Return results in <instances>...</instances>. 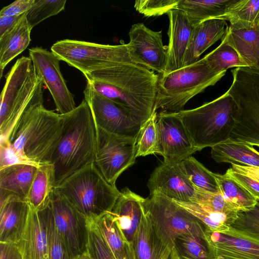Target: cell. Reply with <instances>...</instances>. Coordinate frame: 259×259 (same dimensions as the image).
I'll list each match as a JSON object with an SVG mask.
<instances>
[{"instance_id": "obj_1", "label": "cell", "mask_w": 259, "mask_h": 259, "mask_svg": "<svg viewBox=\"0 0 259 259\" xmlns=\"http://www.w3.org/2000/svg\"><path fill=\"white\" fill-rule=\"evenodd\" d=\"M84 76L96 92L126 109L142 125L152 115L158 79L154 71L138 64L120 63Z\"/></svg>"}, {"instance_id": "obj_2", "label": "cell", "mask_w": 259, "mask_h": 259, "mask_svg": "<svg viewBox=\"0 0 259 259\" xmlns=\"http://www.w3.org/2000/svg\"><path fill=\"white\" fill-rule=\"evenodd\" d=\"M65 122V114L47 109L43 104L33 106L13 130L9 138L11 147L23 163L51 164Z\"/></svg>"}, {"instance_id": "obj_3", "label": "cell", "mask_w": 259, "mask_h": 259, "mask_svg": "<svg viewBox=\"0 0 259 259\" xmlns=\"http://www.w3.org/2000/svg\"><path fill=\"white\" fill-rule=\"evenodd\" d=\"M96 128L91 109L83 100L65 114L62 138L52 159L55 187L65 179L95 162Z\"/></svg>"}, {"instance_id": "obj_4", "label": "cell", "mask_w": 259, "mask_h": 259, "mask_svg": "<svg viewBox=\"0 0 259 259\" xmlns=\"http://www.w3.org/2000/svg\"><path fill=\"white\" fill-rule=\"evenodd\" d=\"M43 84L29 57L16 61L6 75L0 96L1 139L9 140L21 117L32 107L44 103Z\"/></svg>"}, {"instance_id": "obj_5", "label": "cell", "mask_w": 259, "mask_h": 259, "mask_svg": "<svg viewBox=\"0 0 259 259\" xmlns=\"http://www.w3.org/2000/svg\"><path fill=\"white\" fill-rule=\"evenodd\" d=\"M237 112V105L227 91L198 107L176 113L197 151L228 140L235 126Z\"/></svg>"}, {"instance_id": "obj_6", "label": "cell", "mask_w": 259, "mask_h": 259, "mask_svg": "<svg viewBox=\"0 0 259 259\" xmlns=\"http://www.w3.org/2000/svg\"><path fill=\"white\" fill-rule=\"evenodd\" d=\"M226 73L214 71L203 58L179 69L158 74L154 110L178 113L184 110L185 105L191 98L214 85Z\"/></svg>"}, {"instance_id": "obj_7", "label": "cell", "mask_w": 259, "mask_h": 259, "mask_svg": "<svg viewBox=\"0 0 259 259\" xmlns=\"http://www.w3.org/2000/svg\"><path fill=\"white\" fill-rule=\"evenodd\" d=\"M55 189L87 220L110 212L121 194L106 180L94 163L73 174Z\"/></svg>"}, {"instance_id": "obj_8", "label": "cell", "mask_w": 259, "mask_h": 259, "mask_svg": "<svg viewBox=\"0 0 259 259\" xmlns=\"http://www.w3.org/2000/svg\"><path fill=\"white\" fill-rule=\"evenodd\" d=\"M231 72L233 82L227 92L237 112L229 140L259 147V69L241 67Z\"/></svg>"}, {"instance_id": "obj_9", "label": "cell", "mask_w": 259, "mask_h": 259, "mask_svg": "<svg viewBox=\"0 0 259 259\" xmlns=\"http://www.w3.org/2000/svg\"><path fill=\"white\" fill-rule=\"evenodd\" d=\"M51 50L61 61L84 75L117 64H138L124 42L110 45L66 39L57 41Z\"/></svg>"}, {"instance_id": "obj_10", "label": "cell", "mask_w": 259, "mask_h": 259, "mask_svg": "<svg viewBox=\"0 0 259 259\" xmlns=\"http://www.w3.org/2000/svg\"><path fill=\"white\" fill-rule=\"evenodd\" d=\"M143 205L155 232L169 248L176 250L175 240L182 234L204 236L205 225L172 200L159 195H150L144 198Z\"/></svg>"}, {"instance_id": "obj_11", "label": "cell", "mask_w": 259, "mask_h": 259, "mask_svg": "<svg viewBox=\"0 0 259 259\" xmlns=\"http://www.w3.org/2000/svg\"><path fill=\"white\" fill-rule=\"evenodd\" d=\"M96 148L94 164L110 184L135 162L136 139L109 133L95 125Z\"/></svg>"}, {"instance_id": "obj_12", "label": "cell", "mask_w": 259, "mask_h": 259, "mask_svg": "<svg viewBox=\"0 0 259 259\" xmlns=\"http://www.w3.org/2000/svg\"><path fill=\"white\" fill-rule=\"evenodd\" d=\"M50 202L56 227L71 259L80 257L87 251L88 220L55 189Z\"/></svg>"}, {"instance_id": "obj_13", "label": "cell", "mask_w": 259, "mask_h": 259, "mask_svg": "<svg viewBox=\"0 0 259 259\" xmlns=\"http://www.w3.org/2000/svg\"><path fill=\"white\" fill-rule=\"evenodd\" d=\"M83 94L96 125L113 134L137 139L142 124L131 112L100 95L88 83Z\"/></svg>"}, {"instance_id": "obj_14", "label": "cell", "mask_w": 259, "mask_h": 259, "mask_svg": "<svg viewBox=\"0 0 259 259\" xmlns=\"http://www.w3.org/2000/svg\"><path fill=\"white\" fill-rule=\"evenodd\" d=\"M29 57L42 83L50 91L57 110L66 114L76 108L73 94L67 87L61 72L60 60L53 53L42 47L29 49Z\"/></svg>"}, {"instance_id": "obj_15", "label": "cell", "mask_w": 259, "mask_h": 259, "mask_svg": "<svg viewBox=\"0 0 259 259\" xmlns=\"http://www.w3.org/2000/svg\"><path fill=\"white\" fill-rule=\"evenodd\" d=\"M156 125L158 142L156 154L168 163H178L197 151L183 121L176 113L159 112Z\"/></svg>"}, {"instance_id": "obj_16", "label": "cell", "mask_w": 259, "mask_h": 259, "mask_svg": "<svg viewBox=\"0 0 259 259\" xmlns=\"http://www.w3.org/2000/svg\"><path fill=\"white\" fill-rule=\"evenodd\" d=\"M128 35L127 45L136 63L158 74L166 73L167 47L163 44L161 31L152 30L138 23L132 26Z\"/></svg>"}, {"instance_id": "obj_17", "label": "cell", "mask_w": 259, "mask_h": 259, "mask_svg": "<svg viewBox=\"0 0 259 259\" xmlns=\"http://www.w3.org/2000/svg\"><path fill=\"white\" fill-rule=\"evenodd\" d=\"M150 195H159L172 200L194 202L195 186L182 162L163 161L155 168L147 183Z\"/></svg>"}, {"instance_id": "obj_18", "label": "cell", "mask_w": 259, "mask_h": 259, "mask_svg": "<svg viewBox=\"0 0 259 259\" xmlns=\"http://www.w3.org/2000/svg\"><path fill=\"white\" fill-rule=\"evenodd\" d=\"M50 201L40 209L30 206L23 231L15 243L22 259H48L47 213Z\"/></svg>"}, {"instance_id": "obj_19", "label": "cell", "mask_w": 259, "mask_h": 259, "mask_svg": "<svg viewBox=\"0 0 259 259\" xmlns=\"http://www.w3.org/2000/svg\"><path fill=\"white\" fill-rule=\"evenodd\" d=\"M204 237L210 259H259V241L208 229Z\"/></svg>"}, {"instance_id": "obj_20", "label": "cell", "mask_w": 259, "mask_h": 259, "mask_svg": "<svg viewBox=\"0 0 259 259\" xmlns=\"http://www.w3.org/2000/svg\"><path fill=\"white\" fill-rule=\"evenodd\" d=\"M112 210L113 217L126 243L132 244L145 214L144 198L125 188L121 191Z\"/></svg>"}, {"instance_id": "obj_21", "label": "cell", "mask_w": 259, "mask_h": 259, "mask_svg": "<svg viewBox=\"0 0 259 259\" xmlns=\"http://www.w3.org/2000/svg\"><path fill=\"white\" fill-rule=\"evenodd\" d=\"M167 14L169 18V43L166 73L183 67L185 55L194 27L186 14L179 9H171Z\"/></svg>"}, {"instance_id": "obj_22", "label": "cell", "mask_w": 259, "mask_h": 259, "mask_svg": "<svg viewBox=\"0 0 259 259\" xmlns=\"http://www.w3.org/2000/svg\"><path fill=\"white\" fill-rule=\"evenodd\" d=\"M29 210L24 199L15 196L0 198V242H18Z\"/></svg>"}, {"instance_id": "obj_23", "label": "cell", "mask_w": 259, "mask_h": 259, "mask_svg": "<svg viewBox=\"0 0 259 259\" xmlns=\"http://www.w3.org/2000/svg\"><path fill=\"white\" fill-rule=\"evenodd\" d=\"M228 28L226 20L218 18L208 19L194 26L185 55L183 67L198 61L203 53L223 38Z\"/></svg>"}, {"instance_id": "obj_24", "label": "cell", "mask_w": 259, "mask_h": 259, "mask_svg": "<svg viewBox=\"0 0 259 259\" xmlns=\"http://www.w3.org/2000/svg\"><path fill=\"white\" fill-rule=\"evenodd\" d=\"M131 245L135 259H180L177 251L167 246L157 235L145 213Z\"/></svg>"}, {"instance_id": "obj_25", "label": "cell", "mask_w": 259, "mask_h": 259, "mask_svg": "<svg viewBox=\"0 0 259 259\" xmlns=\"http://www.w3.org/2000/svg\"><path fill=\"white\" fill-rule=\"evenodd\" d=\"M38 167L22 163L0 168V198L15 196L26 200Z\"/></svg>"}, {"instance_id": "obj_26", "label": "cell", "mask_w": 259, "mask_h": 259, "mask_svg": "<svg viewBox=\"0 0 259 259\" xmlns=\"http://www.w3.org/2000/svg\"><path fill=\"white\" fill-rule=\"evenodd\" d=\"M223 39L237 52L247 67L259 69V25L243 28L230 25Z\"/></svg>"}, {"instance_id": "obj_27", "label": "cell", "mask_w": 259, "mask_h": 259, "mask_svg": "<svg viewBox=\"0 0 259 259\" xmlns=\"http://www.w3.org/2000/svg\"><path fill=\"white\" fill-rule=\"evenodd\" d=\"M26 13L12 29L0 37L1 77L7 65L23 52L30 43L32 28L27 22Z\"/></svg>"}, {"instance_id": "obj_28", "label": "cell", "mask_w": 259, "mask_h": 259, "mask_svg": "<svg viewBox=\"0 0 259 259\" xmlns=\"http://www.w3.org/2000/svg\"><path fill=\"white\" fill-rule=\"evenodd\" d=\"M211 155L218 163L259 167V152L252 146L229 139L211 147Z\"/></svg>"}, {"instance_id": "obj_29", "label": "cell", "mask_w": 259, "mask_h": 259, "mask_svg": "<svg viewBox=\"0 0 259 259\" xmlns=\"http://www.w3.org/2000/svg\"><path fill=\"white\" fill-rule=\"evenodd\" d=\"M235 0H179L175 9L183 11L195 26L210 19H221Z\"/></svg>"}, {"instance_id": "obj_30", "label": "cell", "mask_w": 259, "mask_h": 259, "mask_svg": "<svg viewBox=\"0 0 259 259\" xmlns=\"http://www.w3.org/2000/svg\"><path fill=\"white\" fill-rule=\"evenodd\" d=\"M55 189L53 167L52 164L38 166L26 200L35 210L44 207L50 201Z\"/></svg>"}, {"instance_id": "obj_31", "label": "cell", "mask_w": 259, "mask_h": 259, "mask_svg": "<svg viewBox=\"0 0 259 259\" xmlns=\"http://www.w3.org/2000/svg\"><path fill=\"white\" fill-rule=\"evenodd\" d=\"M214 174L224 198L240 212L254 207L258 200L244 187L226 173Z\"/></svg>"}, {"instance_id": "obj_32", "label": "cell", "mask_w": 259, "mask_h": 259, "mask_svg": "<svg viewBox=\"0 0 259 259\" xmlns=\"http://www.w3.org/2000/svg\"><path fill=\"white\" fill-rule=\"evenodd\" d=\"M235 28L259 25V0H235L221 18Z\"/></svg>"}, {"instance_id": "obj_33", "label": "cell", "mask_w": 259, "mask_h": 259, "mask_svg": "<svg viewBox=\"0 0 259 259\" xmlns=\"http://www.w3.org/2000/svg\"><path fill=\"white\" fill-rule=\"evenodd\" d=\"M214 71L223 72L233 67H247L237 52L224 39L214 50L203 57Z\"/></svg>"}, {"instance_id": "obj_34", "label": "cell", "mask_w": 259, "mask_h": 259, "mask_svg": "<svg viewBox=\"0 0 259 259\" xmlns=\"http://www.w3.org/2000/svg\"><path fill=\"white\" fill-rule=\"evenodd\" d=\"M182 162L190 181L195 186L210 193H220L213 172L191 156Z\"/></svg>"}, {"instance_id": "obj_35", "label": "cell", "mask_w": 259, "mask_h": 259, "mask_svg": "<svg viewBox=\"0 0 259 259\" xmlns=\"http://www.w3.org/2000/svg\"><path fill=\"white\" fill-rule=\"evenodd\" d=\"M174 244L180 259H210L204 236L182 234L175 239Z\"/></svg>"}, {"instance_id": "obj_36", "label": "cell", "mask_w": 259, "mask_h": 259, "mask_svg": "<svg viewBox=\"0 0 259 259\" xmlns=\"http://www.w3.org/2000/svg\"><path fill=\"white\" fill-rule=\"evenodd\" d=\"M88 220L91 221L101 234L114 256L123 251L127 243L125 241L116 223L109 213Z\"/></svg>"}, {"instance_id": "obj_37", "label": "cell", "mask_w": 259, "mask_h": 259, "mask_svg": "<svg viewBox=\"0 0 259 259\" xmlns=\"http://www.w3.org/2000/svg\"><path fill=\"white\" fill-rule=\"evenodd\" d=\"M226 234L259 241V201L252 209L239 212Z\"/></svg>"}, {"instance_id": "obj_38", "label": "cell", "mask_w": 259, "mask_h": 259, "mask_svg": "<svg viewBox=\"0 0 259 259\" xmlns=\"http://www.w3.org/2000/svg\"><path fill=\"white\" fill-rule=\"evenodd\" d=\"M157 113L154 110L150 117L142 125L136 139V157L156 153L158 142Z\"/></svg>"}, {"instance_id": "obj_39", "label": "cell", "mask_w": 259, "mask_h": 259, "mask_svg": "<svg viewBox=\"0 0 259 259\" xmlns=\"http://www.w3.org/2000/svg\"><path fill=\"white\" fill-rule=\"evenodd\" d=\"M196 195L194 202L206 211L224 214L238 218L240 212L224 198L222 194L210 193L195 186Z\"/></svg>"}, {"instance_id": "obj_40", "label": "cell", "mask_w": 259, "mask_h": 259, "mask_svg": "<svg viewBox=\"0 0 259 259\" xmlns=\"http://www.w3.org/2000/svg\"><path fill=\"white\" fill-rule=\"evenodd\" d=\"M66 2V0H35L26 15L30 27L32 29L41 21L64 10Z\"/></svg>"}, {"instance_id": "obj_41", "label": "cell", "mask_w": 259, "mask_h": 259, "mask_svg": "<svg viewBox=\"0 0 259 259\" xmlns=\"http://www.w3.org/2000/svg\"><path fill=\"white\" fill-rule=\"evenodd\" d=\"M87 252L92 259H116L101 234L88 220Z\"/></svg>"}, {"instance_id": "obj_42", "label": "cell", "mask_w": 259, "mask_h": 259, "mask_svg": "<svg viewBox=\"0 0 259 259\" xmlns=\"http://www.w3.org/2000/svg\"><path fill=\"white\" fill-rule=\"evenodd\" d=\"M48 259H71L66 247L56 227L51 202L47 213Z\"/></svg>"}, {"instance_id": "obj_43", "label": "cell", "mask_w": 259, "mask_h": 259, "mask_svg": "<svg viewBox=\"0 0 259 259\" xmlns=\"http://www.w3.org/2000/svg\"><path fill=\"white\" fill-rule=\"evenodd\" d=\"M179 0H139L135 2L136 11L145 17L161 16L175 9Z\"/></svg>"}, {"instance_id": "obj_44", "label": "cell", "mask_w": 259, "mask_h": 259, "mask_svg": "<svg viewBox=\"0 0 259 259\" xmlns=\"http://www.w3.org/2000/svg\"><path fill=\"white\" fill-rule=\"evenodd\" d=\"M34 3L35 0H16L1 10L0 17L22 15L30 10Z\"/></svg>"}, {"instance_id": "obj_45", "label": "cell", "mask_w": 259, "mask_h": 259, "mask_svg": "<svg viewBox=\"0 0 259 259\" xmlns=\"http://www.w3.org/2000/svg\"><path fill=\"white\" fill-rule=\"evenodd\" d=\"M226 174L241 184L259 201V182L258 181L248 176L234 171L230 168L226 171Z\"/></svg>"}, {"instance_id": "obj_46", "label": "cell", "mask_w": 259, "mask_h": 259, "mask_svg": "<svg viewBox=\"0 0 259 259\" xmlns=\"http://www.w3.org/2000/svg\"><path fill=\"white\" fill-rule=\"evenodd\" d=\"M12 149L9 140L1 139L0 168L18 163H22Z\"/></svg>"}, {"instance_id": "obj_47", "label": "cell", "mask_w": 259, "mask_h": 259, "mask_svg": "<svg viewBox=\"0 0 259 259\" xmlns=\"http://www.w3.org/2000/svg\"><path fill=\"white\" fill-rule=\"evenodd\" d=\"M0 259H22L14 243L0 242Z\"/></svg>"}, {"instance_id": "obj_48", "label": "cell", "mask_w": 259, "mask_h": 259, "mask_svg": "<svg viewBox=\"0 0 259 259\" xmlns=\"http://www.w3.org/2000/svg\"><path fill=\"white\" fill-rule=\"evenodd\" d=\"M25 14L18 16L0 17V37L12 29Z\"/></svg>"}, {"instance_id": "obj_49", "label": "cell", "mask_w": 259, "mask_h": 259, "mask_svg": "<svg viewBox=\"0 0 259 259\" xmlns=\"http://www.w3.org/2000/svg\"><path fill=\"white\" fill-rule=\"evenodd\" d=\"M230 168L234 171L248 176L259 182V167L232 164Z\"/></svg>"}, {"instance_id": "obj_50", "label": "cell", "mask_w": 259, "mask_h": 259, "mask_svg": "<svg viewBox=\"0 0 259 259\" xmlns=\"http://www.w3.org/2000/svg\"><path fill=\"white\" fill-rule=\"evenodd\" d=\"M115 257L116 259H135L132 245L126 243L123 251Z\"/></svg>"}, {"instance_id": "obj_51", "label": "cell", "mask_w": 259, "mask_h": 259, "mask_svg": "<svg viewBox=\"0 0 259 259\" xmlns=\"http://www.w3.org/2000/svg\"><path fill=\"white\" fill-rule=\"evenodd\" d=\"M80 259H92L89 253L86 251L80 257Z\"/></svg>"}, {"instance_id": "obj_52", "label": "cell", "mask_w": 259, "mask_h": 259, "mask_svg": "<svg viewBox=\"0 0 259 259\" xmlns=\"http://www.w3.org/2000/svg\"><path fill=\"white\" fill-rule=\"evenodd\" d=\"M74 259H80V257H78V258H74Z\"/></svg>"}]
</instances>
